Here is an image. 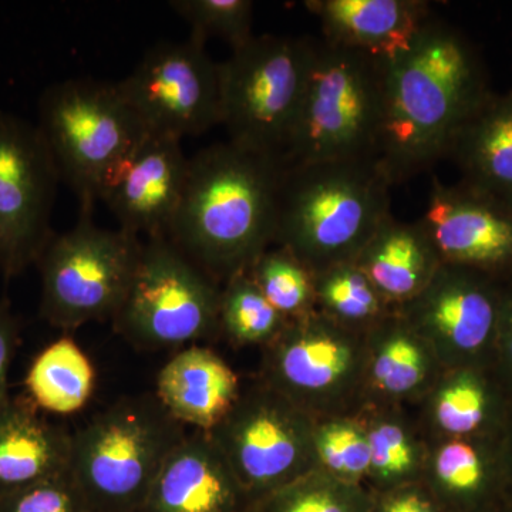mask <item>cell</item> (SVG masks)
I'll use <instances>...</instances> for the list:
<instances>
[{"instance_id": "obj_1", "label": "cell", "mask_w": 512, "mask_h": 512, "mask_svg": "<svg viewBox=\"0 0 512 512\" xmlns=\"http://www.w3.org/2000/svg\"><path fill=\"white\" fill-rule=\"evenodd\" d=\"M493 94L467 37L431 18L409 49L386 60L377 164L389 183H404L448 157L458 134Z\"/></svg>"}, {"instance_id": "obj_2", "label": "cell", "mask_w": 512, "mask_h": 512, "mask_svg": "<svg viewBox=\"0 0 512 512\" xmlns=\"http://www.w3.org/2000/svg\"><path fill=\"white\" fill-rule=\"evenodd\" d=\"M282 165L235 144L190 158L168 238L218 284L248 272L274 245Z\"/></svg>"}, {"instance_id": "obj_3", "label": "cell", "mask_w": 512, "mask_h": 512, "mask_svg": "<svg viewBox=\"0 0 512 512\" xmlns=\"http://www.w3.org/2000/svg\"><path fill=\"white\" fill-rule=\"evenodd\" d=\"M376 161L282 167L274 245L312 274L355 262L390 212V188Z\"/></svg>"}, {"instance_id": "obj_4", "label": "cell", "mask_w": 512, "mask_h": 512, "mask_svg": "<svg viewBox=\"0 0 512 512\" xmlns=\"http://www.w3.org/2000/svg\"><path fill=\"white\" fill-rule=\"evenodd\" d=\"M386 60L313 40L311 64L282 167L376 161L384 117Z\"/></svg>"}, {"instance_id": "obj_5", "label": "cell", "mask_w": 512, "mask_h": 512, "mask_svg": "<svg viewBox=\"0 0 512 512\" xmlns=\"http://www.w3.org/2000/svg\"><path fill=\"white\" fill-rule=\"evenodd\" d=\"M185 436L156 393L123 397L72 433L69 470L93 512H140Z\"/></svg>"}, {"instance_id": "obj_6", "label": "cell", "mask_w": 512, "mask_h": 512, "mask_svg": "<svg viewBox=\"0 0 512 512\" xmlns=\"http://www.w3.org/2000/svg\"><path fill=\"white\" fill-rule=\"evenodd\" d=\"M36 126L80 211L94 210L107 178L148 133L116 83L92 79L47 87Z\"/></svg>"}, {"instance_id": "obj_7", "label": "cell", "mask_w": 512, "mask_h": 512, "mask_svg": "<svg viewBox=\"0 0 512 512\" xmlns=\"http://www.w3.org/2000/svg\"><path fill=\"white\" fill-rule=\"evenodd\" d=\"M313 40L254 36L220 72V124L229 143L281 163L301 106Z\"/></svg>"}, {"instance_id": "obj_8", "label": "cell", "mask_w": 512, "mask_h": 512, "mask_svg": "<svg viewBox=\"0 0 512 512\" xmlns=\"http://www.w3.org/2000/svg\"><path fill=\"white\" fill-rule=\"evenodd\" d=\"M366 332L316 309L289 319L262 348L258 379L312 419L355 416L367 406Z\"/></svg>"}, {"instance_id": "obj_9", "label": "cell", "mask_w": 512, "mask_h": 512, "mask_svg": "<svg viewBox=\"0 0 512 512\" xmlns=\"http://www.w3.org/2000/svg\"><path fill=\"white\" fill-rule=\"evenodd\" d=\"M221 289L170 238H148L111 320L136 348H188L221 336Z\"/></svg>"}, {"instance_id": "obj_10", "label": "cell", "mask_w": 512, "mask_h": 512, "mask_svg": "<svg viewBox=\"0 0 512 512\" xmlns=\"http://www.w3.org/2000/svg\"><path fill=\"white\" fill-rule=\"evenodd\" d=\"M141 245L123 229L97 227L93 211H80L77 224L55 234L37 261L42 318L64 332L113 319L136 272Z\"/></svg>"}, {"instance_id": "obj_11", "label": "cell", "mask_w": 512, "mask_h": 512, "mask_svg": "<svg viewBox=\"0 0 512 512\" xmlns=\"http://www.w3.org/2000/svg\"><path fill=\"white\" fill-rule=\"evenodd\" d=\"M315 423L291 400L256 379L208 431L252 507L318 468Z\"/></svg>"}, {"instance_id": "obj_12", "label": "cell", "mask_w": 512, "mask_h": 512, "mask_svg": "<svg viewBox=\"0 0 512 512\" xmlns=\"http://www.w3.org/2000/svg\"><path fill=\"white\" fill-rule=\"evenodd\" d=\"M59 171L36 124L0 110V272L37 264L50 239Z\"/></svg>"}, {"instance_id": "obj_13", "label": "cell", "mask_w": 512, "mask_h": 512, "mask_svg": "<svg viewBox=\"0 0 512 512\" xmlns=\"http://www.w3.org/2000/svg\"><path fill=\"white\" fill-rule=\"evenodd\" d=\"M116 84L148 133L183 140L220 124L218 63L198 37L151 47Z\"/></svg>"}, {"instance_id": "obj_14", "label": "cell", "mask_w": 512, "mask_h": 512, "mask_svg": "<svg viewBox=\"0 0 512 512\" xmlns=\"http://www.w3.org/2000/svg\"><path fill=\"white\" fill-rule=\"evenodd\" d=\"M503 282L441 264L426 288L396 311L426 340L443 370L493 367Z\"/></svg>"}, {"instance_id": "obj_15", "label": "cell", "mask_w": 512, "mask_h": 512, "mask_svg": "<svg viewBox=\"0 0 512 512\" xmlns=\"http://www.w3.org/2000/svg\"><path fill=\"white\" fill-rule=\"evenodd\" d=\"M421 224L443 264L466 266L500 282L512 279V210L463 183L431 181Z\"/></svg>"}, {"instance_id": "obj_16", "label": "cell", "mask_w": 512, "mask_h": 512, "mask_svg": "<svg viewBox=\"0 0 512 512\" xmlns=\"http://www.w3.org/2000/svg\"><path fill=\"white\" fill-rule=\"evenodd\" d=\"M190 158L181 140L147 133L107 178L100 201L134 237H167L187 185Z\"/></svg>"}, {"instance_id": "obj_17", "label": "cell", "mask_w": 512, "mask_h": 512, "mask_svg": "<svg viewBox=\"0 0 512 512\" xmlns=\"http://www.w3.org/2000/svg\"><path fill=\"white\" fill-rule=\"evenodd\" d=\"M413 409L426 441L501 437L512 399L493 367H460L443 370Z\"/></svg>"}, {"instance_id": "obj_18", "label": "cell", "mask_w": 512, "mask_h": 512, "mask_svg": "<svg viewBox=\"0 0 512 512\" xmlns=\"http://www.w3.org/2000/svg\"><path fill=\"white\" fill-rule=\"evenodd\" d=\"M251 507L208 434L194 431L165 460L140 512H245Z\"/></svg>"}, {"instance_id": "obj_19", "label": "cell", "mask_w": 512, "mask_h": 512, "mask_svg": "<svg viewBox=\"0 0 512 512\" xmlns=\"http://www.w3.org/2000/svg\"><path fill=\"white\" fill-rule=\"evenodd\" d=\"M367 406L416 407L439 379L443 367L394 309L366 332Z\"/></svg>"}, {"instance_id": "obj_20", "label": "cell", "mask_w": 512, "mask_h": 512, "mask_svg": "<svg viewBox=\"0 0 512 512\" xmlns=\"http://www.w3.org/2000/svg\"><path fill=\"white\" fill-rule=\"evenodd\" d=\"M323 39L390 60L409 49L433 15L421 0H309Z\"/></svg>"}, {"instance_id": "obj_21", "label": "cell", "mask_w": 512, "mask_h": 512, "mask_svg": "<svg viewBox=\"0 0 512 512\" xmlns=\"http://www.w3.org/2000/svg\"><path fill=\"white\" fill-rule=\"evenodd\" d=\"M503 436L427 441L421 481L444 512H480L494 495H507Z\"/></svg>"}, {"instance_id": "obj_22", "label": "cell", "mask_w": 512, "mask_h": 512, "mask_svg": "<svg viewBox=\"0 0 512 512\" xmlns=\"http://www.w3.org/2000/svg\"><path fill=\"white\" fill-rule=\"evenodd\" d=\"M241 390V379L220 355L192 345L158 372L156 396L178 423L208 433L231 412Z\"/></svg>"}, {"instance_id": "obj_23", "label": "cell", "mask_w": 512, "mask_h": 512, "mask_svg": "<svg viewBox=\"0 0 512 512\" xmlns=\"http://www.w3.org/2000/svg\"><path fill=\"white\" fill-rule=\"evenodd\" d=\"M72 433L40 416L25 397L0 404V498L70 467Z\"/></svg>"}, {"instance_id": "obj_24", "label": "cell", "mask_w": 512, "mask_h": 512, "mask_svg": "<svg viewBox=\"0 0 512 512\" xmlns=\"http://www.w3.org/2000/svg\"><path fill=\"white\" fill-rule=\"evenodd\" d=\"M355 262L393 308L423 291L443 264L421 221L403 222L393 215L380 225Z\"/></svg>"}, {"instance_id": "obj_25", "label": "cell", "mask_w": 512, "mask_h": 512, "mask_svg": "<svg viewBox=\"0 0 512 512\" xmlns=\"http://www.w3.org/2000/svg\"><path fill=\"white\" fill-rule=\"evenodd\" d=\"M448 157L461 181L512 210V90L493 96L458 134Z\"/></svg>"}, {"instance_id": "obj_26", "label": "cell", "mask_w": 512, "mask_h": 512, "mask_svg": "<svg viewBox=\"0 0 512 512\" xmlns=\"http://www.w3.org/2000/svg\"><path fill=\"white\" fill-rule=\"evenodd\" d=\"M370 448L367 484L376 493L421 481L427 441L414 414L402 407L366 406L360 412Z\"/></svg>"}, {"instance_id": "obj_27", "label": "cell", "mask_w": 512, "mask_h": 512, "mask_svg": "<svg viewBox=\"0 0 512 512\" xmlns=\"http://www.w3.org/2000/svg\"><path fill=\"white\" fill-rule=\"evenodd\" d=\"M29 400L37 409L55 414L79 412L94 390V367L86 353L70 338L46 346L26 375Z\"/></svg>"}, {"instance_id": "obj_28", "label": "cell", "mask_w": 512, "mask_h": 512, "mask_svg": "<svg viewBox=\"0 0 512 512\" xmlns=\"http://www.w3.org/2000/svg\"><path fill=\"white\" fill-rule=\"evenodd\" d=\"M316 311L350 329L369 330L394 311L356 262L313 274Z\"/></svg>"}, {"instance_id": "obj_29", "label": "cell", "mask_w": 512, "mask_h": 512, "mask_svg": "<svg viewBox=\"0 0 512 512\" xmlns=\"http://www.w3.org/2000/svg\"><path fill=\"white\" fill-rule=\"evenodd\" d=\"M288 319L284 318L248 272L234 276L221 289L220 329L232 345L265 348L279 335Z\"/></svg>"}, {"instance_id": "obj_30", "label": "cell", "mask_w": 512, "mask_h": 512, "mask_svg": "<svg viewBox=\"0 0 512 512\" xmlns=\"http://www.w3.org/2000/svg\"><path fill=\"white\" fill-rule=\"evenodd\" d=\"M256 512H370L372 494L366 485L346 483L316 468L266 495Z\"/></svg>"}, {"instance_id": "obj_31", "label": "cell", "mask_w": 512, "mask_h": 512, "mask_svg": "<svg viewBox=\"0 0 512 512\" xmlns=\"http://www.w3.org/2000/svg\"><path fill=\"white\" fill-rule=\"evenodd\" d=\"M248 275L284 318L315 311L313 274L288 249L272 245L256 259Z\"/></svg>"}, {"instance_id": "obj_32", "label": "cell", "mask_w": 512, "mask_h": 512, "mask_svg": "<svg viewBox=\"0 0 512 512\" xmlns=\"http://www.w3.org/2000/svg\"><path fill=\"white\" fill-rule=\"evenodd\" d=\"M313 437L320 470L346 483L366 485L370 448L360 413L316 420Z\"/></svg>"}, {"instance_id": "obj_33", "label": "cell", "mask_w": 512, "mask_h": 512, "mask_svg": "<svg viewBox=\"0 0 512 512\" xmlns=\"http://www.w3.org/2000/svg\"><path fill=\"white\" fill-rule=\"evenodd\" d=\"M168 6L202 42L220 37L237 50L254 37V3L249 0H173Z\"/></svg>"}, {"instance_id": "obj_34", "label": "cell", "mask_w": 512, "mask_h": 512, "mask_svg": "<svg viewBox=\"0 0 512 512\" xmlns=\"http://www.w3.org/2000/svg\"><path fill=\"white\" fill-rule=\"evenodd\" d=\"M0 512H93L70 470L0 498Z\"/></svg>"}, {"instance_id": "obj_35", "label": "cell", "mask_w": 512, "mask_h": 512, "mask_svg": "<svg viewBox=\"0 0 512 512\" xmlns=\"http://www.w3.org/2000/svg\"><path fill=\"white\" fill-rule=\"evenodd\" d=\"M370 512H444L423 481L399 485L372 495Z\"/></svg>"}, {"instance_id": "obj_36", "label": "cell", "mask_w": 512, "mask_h": 512, "mask_svg": "<svg viewBox=\"0 0 512 512\" xmlns=\"http://www.w3.org/2000/svg\"><path fill=\"white\" fill-rule=\"evenodd\" d=\"M493 369L512 399V279L503 282Z\"/></svg>"}, {"instance_id": "obj_37", "label": "cell", "mask_w": 512, "mask_h": 512, "mask_svg": "<svg viewBox=\"0 0 512 512\" xmlns=\"http://www.w3.org/2000/svg\"><path fill=\"white\" fill-rule=\"evenodd\" d=\"M19 322L9 305H0V404L9 399V370L19 343Z\"/></svg>"}, {"instance_id": "obj_38", "label": "cell", "mask_w": 512, "mask_h": 512, "mask_svg": "<svg viewBox=\"0 0 512 512\" xmlns=\"http://www.w3.org/2000/svg\"><path fill=\"white\" fill-rule=\"evenodd\" d=\"M505 477H507V495H512V412L503 436Z\"/></svg>"}, {"instance_id": "obj_39", "label": "cell", "mask_w": 512, "mask_h": 512, "mask_svg": "<svg viewBox=\"0 0 512 512\" xmlns=\"http://www.w3.org/2000/svg\"><path fill=\"white\" fill-rule=\"evenodd\" d=\"M245 512H256V510H255V508H254V507H251V508H249V510H248V511H245Z\"/></svg>"}, {"instance_id": "obj_40", "label": "cell", "mask_w": 512, "mask_h": 512, "mask_svg": "<svg viewBox=\"0 0 512 512\" xmlns=\"http://www.w3.org/2000/svg\"><path fill=\"white\" fill-rule=\"evenodd\" d=\"M481 512V511H480Z\"/></svg>"}]
</instances>
